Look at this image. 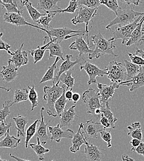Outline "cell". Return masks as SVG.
<instances>
[{
  "label": "cell",
  "mask_w": 144,
  "mask_h": 161,
  "mask_svg": "<svg viewBox=\"0 0 144 161\" xmlns=\"http://www.w3.org/2000/svg\"><path fill=\"white\" fill-rule=\"evenodd\" d=\"M91 38L94 45L96 46V48L93 53L89 55L88 58L89 60H92L93 58L99 59L104 55H109L113 57L118 56V55L114 53V50L116 49L115 40H112L111 39H106L101 32L92 36Z\"/></svg>",
  "instance_id": "cell-1"
},
{
  "label": "cell",
  "mask_w": 144,
  "mask_h": 161,
  "mask_svg": "<svg viewBox=\"0 0 144 161\" xmlns=\"http://www.w3.org/2000/svg\"><path fill=\"white\" fill-rule=\"evenodd\" d=\"M67 89L65 85L59 86L57 84H53L52 86H44V101L46 102V110L49 116L57 117V112L55 109V103L62 95L65 90Z\"/></svg>",
  "instance_id": "cell-2"
},
{
  "label": "cell",
  "mask_w": 144,
  "mask_h": 161,
  "mask_svg": "<svg viewBox=\"0 0 144 161\" xmlns=\"http://www.w3.org/2000/svg\"><path fill=\"white\" fill-rule=\"evenodd\" d=\"M142 16H144V13L137 12L131 7L130 9L121 8L118 11L117 17L113 20H112L105 28L107 30L110 31L111 27L115 25H119V26L121 27L124 26L132 23L136 19V18H139Z\"/></svg>",
  "instance_id": "cell-3"
},
{
  "label": "cell",
  "mask_w": 144,
  "mask_h": 161,
  "mask_svg": "<svg viewBox=\"0 0 144 161\" xmlns=\"http://www.w3.org/2000/svg\"><path fill=\"white\" fill-rule=\"evenodd\" d=\"M98 8L91 9L84 6H80L77 11V15L74 18L72 19V23L73 25H78L82 23L86 24V35L87 43L89 44V22L93 19V18L97 14Z\"/></svg>",
  "instance_id": "cell-4"
},
{
  "label": "cell",
  "mask_w": 144,
  "mask_h": 161,
  "mask_svg": "<svg viewBox=\"0 0 144 161\" xmlns=\"http://www.w3.org/2000/svg\"><path fill=\"white\" fill-rule=\"evenodd\" d=\"M144 16L137 18L132 23L124 26H118L115 28L114 31H112L113 37L111 38L112 40H116L118 39H122V44L126 45L131 37L133 31L137 27Z\"/></svg>",
  "instance_id": "cell-5"
},
{
  "label": "cell",
  "mask_w": 144,
  "mask_h": 161,
  "mask_svg": "<svg viewBox=\"0 0 144 161\" xmlns=\"http://www.w3.org/2000/svg\"><path fill=\"white\" fill-rule=\"evenodd\" d=\"M82 100L86 104L87 112L89 114L94 115L96 109L102 107L99 99V96L97 91L89 88L82 93Z\"/></svg>",
  "instance_id": "cell-6"
},
{
  "label": "cell",
  "mask_w": 144,
  "mask_h": 161,
  "mask_svg": "<svg viewBox=\"0 0 144 161\" xmlns=\"http://www.w3.org/2000/svg\"><path fill=\"white\" fill-rule=\"evenodd\" d=\"M105 68L107 70V78L112 82L120 84L123 82L126 70L122 63H118L115 60L109 63Z\"/></svg>",
  "instance_id": "cell-7"
},
{
  "label": "cell",
  "mask_w": 144,
  "mask_h": 161,
  "mask_svg": "<svg viewBox=\"0 0 144 161\" xmlns=\"http://www.w3.org/2000/svg\"><path fill=\"white\" fill-rule=\"evenodd\" d=\"M47 34L48 35L50 40H52L53 42H56L61 43L62 41L65 40V38L70 36L71 34L76 33V34H83L86 33L85 30H73L67 27H62V28H53L49 27V28L47 30Z\"/></svg>",
  "instance_id": "cell-8"
},
{
  "label": "cell",
  "mask_w": 144,
  "mask_h": 161,
  "mask_svg": "<svg viewBox=\"0 0 144 161\" xmlns=\"http://www.w3.org/2000/svg\"><path fill=\"white\" fill-rule=\"evenodd\" d=\"M84 70L89 76V80L87 84L89 86L93 84H97L96 77H103L105 75H107V70L106 68L102 69L96 65L87 62L86 61L80 66V71Z\"/></svg>",
  "instance_id": "cell-9"
},
{
  "label": "cell",
  "mask_w": 144,
  "mask_h": 161,
  "mask_svg": "<svg viewBox=\"0 0 144 161\" xmlns=\"http://www.w3.org/2000/svg\"><path fill=\"white\" fill-rule=\"evenodd\" d=\"M97 92L99 96L101 103L102 107L105 106L107 103H109L110 99L113 97L115 90L120 87V84L112 82L110 85H104L103 84L97 82Z\"/></svg>",
  "instance_id": "cell-10"
},
{
  "label": "cell",
  "mask_w": 144,
  "mask_h": 161,
  "mask_svg": "<svg viewBox=\"0 0 144 161\" xmlns=\"http://www.w3.org/2000/svg\"><path fill=\"white\" fill-rule=\"evenodd\" d=\"M73 58V56L72 55H67L66 57H65V60L63 61V62L62 63L59 68V69L57 71V75L55 76L54 80H52L53 84H57L59 85L60 83V77L61 76L63 73L68 71L70 70L73 69L74 66L80 63L81 64H82V63H84L86 60L83 58H81V57H78L77 60L75 61H72L71 59Z\"/></svg>",
  "instance_id": "cell-11"
},
{
  "label": "cell",
  "mask_w": 144,
  "mask_h": 161,
  "mask_svg": "<svg viewBox=\"0 0 144 161\" xmlns=\"http://www.w3.org/2000/svg\"><path fill=\"white\" fill-rule=\"evenodd\" d=\"M82 131L85 138L88 141L92 138L97 139L98 133L105 129L99 122H96L93 119L87 121L82 125Z\"/></svg>",
  "instance_id": "cell-12"
},
{
  "label": "cell",
  "mask_w": 144,
  "mask_h": 161,
  "mask_svg": "<svg viewBox=\"0 0 144 161\" xmlns=\"http://www.w3.org/2000/svg\"><path fill=\"white\" fill-rule=\"evenodd\" d=\"M4 22L6 23H9L16 26H22V25H28L32 27L37 28L38 31H42L47 33V31L43 27H40L39 25H33L30 22H28L27 19L22 16L20 14L17 13H6L4 14Z\"/></svg>",
  "instance_id": "cell-13"
},
{
  "label": "cell",
  "mask_w": 144,
  "mask_h": 161,
  "mask_svg": "<svg viewBox=\"0 0 144 161\" xmlns=\"http://www.w3.org/2000/svg\"><path fill=\"white\" fill-rule=\"evenodd\" d=\"M86 147L82 153L85 154L88 161H102L105 156V150L95 145L90 144L89 141L85 140Z\"/></svg>",
  "instance_id": "cell-14"
},
{
  "label": "cell",
  "mask_w": 144,
  "mask_h": 161,
  "mask_svg": "<svg viewBox=\"0 0 144 161\" xmlns=\"http://www.w3.org/2000/svg\"><path fill=\"white\" fill-rule=\"evenodd\" d=\"M48 130L51 135L49 138L51 141H55L57 143H60L63 138L72 140L73 138L74 132L70 129L66 131L63 130L60 124H58L56 126H48Z\"/></svg>",
  "instance_id": "cell-15"
},
{
  "label": "cell",
  "mask_w": 144,
  "mask_h": 161,
  "mask_svg": "<svg viewBox=\"0 0 144 161\" xmlns=\"http://www.w3.org/2000/svg\"><path fill=\"white\" fill-rule=\"evenodd\" d=\"M7 66H3L0 72V78L7 82H11L15 80L19 75L18 68L10 59L8 60Z\"/></svg>",
  "instance_id": "cell-16"
},
{
  "label": "cell",
  "mask_w": 144,
  "mask_h": 161,
  "mask_svg": "<svg viewBox=\"0 0 144 161\" xmlns=\"http://www.w3.org/2000/svg\"><path fill=\"white\" fill-rule=\"evenodd\" d=\"M120 86L130 87V91H134L142 86H144V66H141L139 73L130 80H124L120 83Z\"/></svg>",
  "instance_id": "cell-17"
},
{
  "label": "cell",
  "mask_w": 144,
  "mask_h": 161,
  "mask_svg": "<svg viewBox=\"0 0 144 161\" xmlns=\"http://www.w3.org/2000/svg\"><path fill=\"white\" fill-rule=\"evenodd\" d=\"M93 46L94 45L89 47L87 43L85 42L82 36H80L77 37L75 42L72 43L69 48L72 50H78L79 52V57H81L83 54L91 55L93 53L94 50L90 49V48Z\"/></svg>",
  "instance_id": "cell-18"
},
{
  "label": "cell",
  "mask_w": 144,
  "mask_h": 161,
  "mask_svg": "<svg viewBox=\"0 0 144 161\" xmlns=\"http://www.w3.org/2000/svg\"><path fill=\"white\" fill-rule=\"evenodd\" d=\"M23 45L24 43H22L21 47L14 52H13V55L10 59L18 69H19L22 66L28 64L29 61L28 57V51L23 50Z\"/></svg>",
  "instance_id": "cell-19"
},
{
  "label": "cell",
  "mask_w": 144,
  "mask_h": 161,
  "mask_svg": "<svg viewBox=\"0 0 144 161\" xmlns=\"http://www.w3.org/2000/svg\"><path fill=\"white\" fill-rule=\"evenodd\" d=\"M144 22V16L142 17L141 22L139 23L137 27L132 33L130 39L126 44L127 47H130L134 44L141 45L144 43V32L142 30V25Z\"/></svg>",
  "instance_id": "cell-20"
},
{
  "label": "cell",
  "mask_w": 144,
  "mask_h": 161,
  "mask_svg": "<svg viewBox=\"0 0 144 161\" xmlns=\"http://www.w3.org/2000/svg\"><path fill=\"white\" fill-rule=\"evenodd\" d=\"M83 123H80L78 131L77 133H73V138L72 140V146L70 147V151L72 153H77L80 149L82 144H85V136L82 131Z\"/></svg>",
  "instance_id": "cell-21"
},
{
  "label": "cell",
  "mask_w": 144,
  "mask_h": 161,
  "mask_svg": "<svg viewBox=\"0 0 144 161\" xmlns=\"http://www.w3.org/2000/svg\"><path fill=\"white\" fill-rule=\"evenodd\" d=\"M45 110L44 107H41V119L40 121V125L38 128L37 129V133L35 136L40 139L41 144H46L47 141L49 139V136H47V128L49 124L50 123L51 121H49L47 123H45L44 119V111Z\"/></svg>",
  "instance_id": "cell-22"
},
{
  "label": "cell",
  "mask_w": 144,
  "mask_h": 161,
  "mask_svg": "<svg viewBox=\"0 0 144 161\" xmlns=\"http://www.w3.org/2000/svg\"><path fill=\"white\" fill-rule=\"evenodd\" d=\"M76 105H73L68 109L65 110L61 115L60 126L61 127H70L72 125L75 117H78L75 112Z\"/></svg>",
  "instance_id": "cell-23"
},
{
  "label": "cell",
  "mask_w": 144,
  "mask_h": 161,
  "mask_svg": "<svg viewBox=\"0 0 144 161\" xmlns=\"http://www.w3.org/2000/svg\"><path fill=\"white\" fill-rule=\"evenodd\" d=\"M2 8H5L8 13H17L22 15L23 13V6L22 3L16 0H0Z\"/></svg>",
  "instance_id": "cell-24"
},
{
  "label": "cell",
  "mask_w": 144,
  "mask_h": 161,
  "mask_svg": "<svg viewBox=\"0 0 144 161\" xmlns=\"http://www.w3.org/2000/svg\"><path fill=\"white\" fill-rule=\"evenodd\" d=\"M49 37H44V45L40 47V45H39L36 49L35 50H28V52H29L30 53V55L33 57L34 58V64H37L38 62H39L40 61H41L44 55V53L47 50V47L49 46L50 43H51V40L48 42H47V40H48Z\"/></svg>",
  "instance_id": "cell-25"
},
{
  "label": "cell",
  "mask_w": 144,
  "mask_h": 161,
  "mask_svg": "<svg viewBox=\"0 0 144 161\" xmlns=\"http://www.w3.org/2000/svg\"><path fill=\"white\" fill-rule=\"evenodd\" d=\"M10 130L7 132L6 136L1 140H0V148H9L11 149L16 148L18 147L21 142V140L19 138H16L14 136H11L9 135Z\"/></svg>",
  "instance_id": "cell-26"
},
{
  "label": "cell",
  "mask_w": 144,
  "mask_h": 161,
  "mask_svg": "<svg viewBox=\"0 0 144 161\" xmlns=\"http://www.w3.org/2000/svg\"><path fill=\"white\" fill-rule=\"evenodd\" d=\"M59 1L60 0H39L37 9L45 12L57 11L61 9L57 5Z\"/></svg>",
  "instance_id": "cell-27"
},
{
  "label": "cell",
  "mask_w": 144,
  "mask_h": 161,
  "mask_svg": "<svg viewBox=\"0 0 144 161\" xmlns=\"http://www.w3.org/2000/svg\"><path fill=\"white\" fill-rule=\"evenodd\" d=\"M12 120L16 123V129L17 131V138L25 136L26 132L25 131V129L26 125L29 122L28 118L27 117H23L22 115H19L17 117H12Z\"/></svg>",
  "instance_id": "cell-28"
},
{
  "label": "cell",
  "mask_w": 144,
  "mask_h": 161,
  "mask_svg": "<svg viewBox=\"0 0 144 161\" xmlns=\"http://www.w3.org/2000/svg\"><path fill=\"white\" fill-rule=\"evenodd\" d=\"M127 128L129 130L127 133L128 136H131L132 139H137L140 141H142L143 134L140 122H134L132 123L131 125L128 126Z\"/></svg>",
  "instance_id": "cell-29"
},
{
  "label": "cell",
  "mask_w": 144,
  "mask_h": 161,
  "mask_svg": "<svg viewBox=\"0 0 144 161\" xmlns=\"http://www.w3.org/2000/svg\"><path fill=\"white\" fill-rule=\"evenodd\" d=\"M22 5L23 6H25L26 8V9H27L30 16L31 18V19L32 20L35 22H37V21L38 20L41 16H42L44 14H41V13H40L38 9L35 8H34L33 6V4L31 2H30L29 1H21Z\"/></svg>",
  "instance_id": "cell-30"
},
{
  "label": "cell",
  "mask_w": 144,
  "mask_h": 161,
  "mask_svg": "<svg viewBox=\"0 0 144 161\" xmlns=\"http://www.w3.org/2000/svg\"><path fill=\"white\" fill-rule=\"evenodd\" d=\"M124 66L126 70V75L127 76V80H130L139 73L141 66L126 60H124Z\"/></svg>",
  "instance_id": "cell-31"
},
{
  "label": "cell",
  "mask_w": 144,
  "mask_h": 161,
  "mask_svg": "<svg viewBox=\"0 0 144 161\" xmlns=\"http://www.w3.org/2000/svg\"><path fill=\"white\" fill-rule=\"evenodd\" d=\"M47 50L49 52V57L51 58L56 56L57 57H59L62 60L65 61L63 58V53L60 43L53 42L51 40V43L47 47Z\"/></svg>",
  "instance_id": "cell-32"
},
{
  "label": "cell",
  "mask_w": 144,
  "mask_h": 161,
  "mask_svg": "<svg viewBox=\"0 0 144 161\" xmlns=\"http://www.w3.org/2000/svg\"><path fill=\"white\" fill-rule=\"evenodd\" d=\"M37 143H31L29 144V146L32 147V149L35 152L36 154L38 156V158L39 159V161H43L44 160V155L50 151L49 149H46L44 147L42 144L39 138H37Z\"/></svg>",
  "instance_id": "cell-33"
},
{
  "label": "cell",
  "mask_w": 144,
  "mask_h": 161,
  "mask_svg": "<svg viewBox=\"0 0 144 161\" xmlns=\"http://www.w3.org/2000/svg\"><path fill=\"white\" fill-rule=\"evenodd\" d=\"M73 71V69L67 71V72L63 73L61 75V76L60 77L59 81L62 82L63 84L67 87V89L72 90V88L75 84V78H73L72 76Z\"/></svg>",
  "instance_id": "cell-34"
},
{
  "label": "cell",
  "mask_w": 144,
  "mask_h": 161,
  "mask_svg": "<svg viewBox=\"0 0 144 161\" xmlns=\"http://www.w3.org/2000/svg\"><path fill=\"white\" fill-rule=\"evenodd\" d=\"M40 121L39 119H37L34 121L33 124H32L27 130L26 131V135H25V148H27L29 146V142L31 140V139L35 136L37 131V125Z\"/></svg>",
  "instance_id": "cell-35"
},
{
  "label": "cell",
  "mask_w": 144,
  "mask_h": 161,
  "mask_svg": "<svg viewBox=\"0 0 144 161\" xmlns=\"http://www.w3.org/2000/svg\"><path fill=\"white\" fill-rule=\"evenodd\" d=\"M28 89H29V94H28V100L32 103V108L31 111H33L35 107L38 105V94L36 91V87L34 84L32 86H28Z\"/></svg>",
  "instance_id": "cell-36"
},
{
  "label": "cell",
  "mask_w": 144,
  "mask_h": 161,
  "mask_svg": "<svg viewBox=\"0 0 144 161\" xmlns=\"http://www.w3.org/2000/svg\"><path fill=\"white\" fill-rule=\"evenodd\" d=\"M101 111H102V114L109 121L111 125V128L114 129L115 128V124L118 121V119L114 117L113 114L111 111L109 103H107L105 105V106L102 107L101 108Z\"/></svg>",
  "instance_id": "cell-37"
},
{
  "label": "cell",
  "mask_w": 144,
  "mask_h": 161,
  "mask_svg": "<svg viewBox=\"0 0 144 161\" xmlns=\"http://www.w3.org/2000/svg\"><path fill=\"white\" fill-rule=\"evenodd\" d=\"M60 59L61 58L59 57H56L54 63L51 66L49 67L47 71H46V73H45V75H44L42 78L41 79V81L40 82V84H42L43 82H47L49 80H53L54 77H55L54 71L57 68V63Z\"/></svg>",
  "instance_id": "cell-38"
},
{
  "label": "cell",
  "mask_w": 144,
  "mask_h": 161,
  "mask_svg": "<svg viewBox=\"0 0 144 161\" xmlns=\"http://www.w3.org/2000/svg\"><path fill=\"white\" fill-rule=\"evenodd\" d=\"M79 6H80V5L78 3V1H70L69 3L68 6L64 9H59L57 11H53L51 12H46V13H52V14H54L56 15L57 13H64L73 14L75 11H77Z\"/></svg>",
  "instance_id": "cell-39"
},
{
  "label": "cell",
  "mask_w": 144,
  "mask_h": 161,
  "mask_svg": "<svg viewBox=\"0 0 144 161\" xmlns=\"http://www.w3.org/2000/svg\"><path fill=\"white\" fill-rule=\"evenodd\" d=\"M65 92L66 90L63 92L62 94L61 97L56 101L55 103V109L57 112V117H61L62 115V113L66 110V106H67V100L65 97Z\"/></svg>",
  "instance_id": "cell-40"
},
{
  "label": "cell",
  "mask_w": 144,
  "mask_h": 161,
  "mask_svg": "<svg viewBox=\"0 0 144 161\" xmlns=\"http://www.w3.org/2000/svg\"><path fill=\"white\" fill-rule=\"evenodd\" d=\"M29 92L27 89H17L14 95V104L28 100Z\"/></svg>",
  "instance_id": "cell-41"
},
{
  "label": "cell",
  "mask_w": 144,
  "mask_h": 161,
  "mask_svg": "<svg viewBox=\"0 0 144 161\" xmlns=\"http://www.w3.org/2000/svg\"><path fill=\"white\" fill-rule=\"evenodd\" d=\"M14 102L11 100L5 101L2 104V108L0 110V123L6 121V119L11 114L10 107L12 106Z\"/></svg>",
  "instance_id": "cell-42"
},
{
  "label": "cell",
  "mask_w": 144,
  "mask_h": 161,
  "mask_svg": "<svg viewBox=\"0 0 144 161\" xmlns=\"http://www.w3.org/2000/svg\"><path fill=\"white\" fill-rule=\"evenodd\" d=\"M56 16L54 14L46 13L42 16L37 21L38 25H41L43 26V28L47 30L49 28V24L51 21L53 19L54 17Z\"/></svg>",
  "instance_id": "cell-43"
},
{
  "label": "cell",
  "mask_w": 144,
  "mask_h": 161,
  "mask_svg": "<svg viewBox=\"0 0 144 161\" xmlns=\"http://www.w3.org/2000/svg\"><path fill=\"white\" fill-rule=\"evenodd\" d=\"M101 4H103L107 6L109 9L112 11L117 15L118 11L121 9L119 6L118 1L117 0H102L100 1Z\"/></svg>",
  "instance_id": "cell-44"
},
{
  "label": "cell",
  "mask_w": 144,
  "mask_h": 161,
  "mask_svg": "<svg viewBox=\"0 0 144 161\" xmlns=\"http://www.w3.org/2000/svg\"><path fill=\"white\" fill-rule=\"evenodd\" d=\"M78 3L80 6H84L91 9L98 8L101 5L99 0H80Z\"/></svg>",
  "instance_id": "cell-45"
},
{
  "label": "cell",
  "mask_w": 144,
  "mask_h": 161,
  "mask_svg": "<svg viewBox=\"0 0 144 161\" xmlns=\"http://www.w3.org/2000/svg\"><path fill=\"white\" fill-rule=\"evenodd\" d=\"M101 138L103 140V141L107 142V147L108 148H110L112 146V144L111 143V141H112V135H111V133L110 131H107L105 130L102 131L101 133Z\"/></svg>",
  "instance_id": "cell-46"
},
{
  "label": "cell",
  "mask_w": 144,
  "mask_h": 161,
  "mask_svg": "<svg viewBox=\"0 0 144 161\" xmlns=\"http://www.w3.org/2000/svg\"><path fill=\"white\" fill-rule=\"evenodd\" d=\"M11 123H7L6 121H4L0 123V139H1V138L4 136H6L7 131L11 129Z\"/></svg>",
  "instance_id": "cell-47"
},
{
  "label": "cell",
  "mask_w": 144,
  "mask_h": 161,
  "mask_svg": "<svg viewBox=\"0 0 144 161\" xmlns=\"http://www.w3.org/2000/svg\"><path fill=\"white\" fill-rule=\"evenodd\" d=\"M127 55H129V58H131V60L132 63L136 64L140 66H144V60H143L141 57H140L136 55L131 53L129 52H127Z\"/></svg>",
  "instance_id": "cell-48"
},
{
  "label": "cell",
  "mask_w": 144,
  "mask_h": 161,
  "mask_svg": "<svg viewBox=\"0 0 144 161\" xmlns=\"http://www.w3.org/2000/svg\"><path fill=\"white\" fill-rule=\"evenodd\" d=\"M2 36H3V33L0 32V50H5L9 55L12 56L13 55V52H11V50H9L11 47L9 45V44L7 43L4 40H2Z\"/></svg>",
  "instance_id": "cell-49"
},
{
  "label": "cell",
  "mask_w": 144,
  "mask_h": 161,
  "mask_svg": "<svg viewBox=\"0 0 144 161\" xmlns=\"http://www.w3.org/2000/svg\"><path fill=\"white\" fill-rule=\"evenodd\" d=\"M99 123L103 126V127L105 129L111 128V125H110L109 121L106 117H105L102 114H101V119L99 121Z\"/></svg>",
  "instance_id": "cell-50"
},
{
  "label": "cell",
  "mask_w": 144,
  "mask_h": 161,
  "mask_svg": "<svg viewBox=\"0 0 144 161\" xmlns=\"http://www.w3.org/2000/svg\"><path fill=\"white\" fill-rule=\"evenodd\" d=\"M141 142H142V141H140L139 140H137V139H132L131 142H130V143H131V146H132V147H131V151H135V149H136V148H137L139 146H140V144H141Z\"/></svg>",
  "instance_id": "cell-51"
},
{
  "label": "cell",
  "mask_w": 144,
  "mask_h": 161,
  "mask_svg": "<svg viewBox=\"0 0 144 161\" xmlns=\"http://www.w3.org/2000/svg\"><path fill=\"white\" fill-rule=\"evenodd\" d=\"M121 2L125 3L127 4V5H129V6H131L132 4H134V6H139L140 3H143L139 0H126V1L121 0Z\"/></svg>",
  "instance_id": "cell-52"
},
{
  "label": "cell",
  "mask_w": 144,
  "mask_h": 161,
  "mask_svg": "<svg viewBox=\"0 0 144 161\" xmlns=\"http://www.w3.org/2000/svg\"><path fill=\"white\" fill-rule=\"evenodd\" d=\"M135 152H136L137 154L142 155L144 157V142H142L141 144H140V146L136 148L134 151Z\"/></svg>",
  "instance_id": "cell-53"
},
{
  "label": "cell",
  "mask_w": 144,
  "mask_h": 161,
  "mask_svg": "<svg viewBox=\"0 0 144 161\" xmlns=\"http://www.w3.org/2000/svg\"><path fill=\"white\" fill-rule=\"evenodd\" d=\"M73 95V93L72 89H68L67 91L65 92V94L67 100L69 101H72Z\"/></svg>",
  "instance_id": "cell-54"
},
{
  "label": "cell",
  "mask_w": 144,
  "mask_h": 161,
  "mask_svg": "<svg viewBox=\"0 0 144 161\" xmlns=\"http://www.w3.org/2000/svg\"><path fill=\"white\" fill-rule=\"evenodd\" d=\"M80 94L79 93H77V92H75L73 93V97H72V101L76 103H77L78 101H80Z\"/></svg>",
  "instance_id": "cell-55"
},
{
  "label": "cell",
  "mask_w": 144,
  "mask_h": 161,
  "mask_svg": "<svg viewBox=\"0 0 144 161\" xmlns=\"http://www.w3.org/2000/svg\"><path fill=\"white\" fill-rule=\"evenodd\" d=\"M136 55L141 57L143 60H144V51L143 50L137 48L136 52Z\"/></svg>",
  "instance_id": "cell-56"
},
{
  "label": "cell",
  "mask_w": 144,
  "mask_h": 161,
  "mask_svg": "<svg viewBox=\"0 0 144 161\" xmlns=\"http://www.w3.org/2000/svg\"><path fill=\"white\" fill-rule=\"evenodd\" d=\"M122 160L123 161H135V160L131 158H130L129 156L126 154L122 155Z\"/></svg>",
  "instance_id": "cell-57"
},
{
  "label": "cell",
  "mask_w": 144,
  "mask_h": 161,
  "mask_svg": "<svg viewBox=\"0 0 144 161\" xmlns=\"http://www.w3.org/2000/svg\"><path fill=\"white\" fill-rule=\"evenodd\" d=\"M9 156H10V157H11L12 158L14 159L15 160H16L17 161H28V160H25V159H21V158H17V157H16V156H13L12 154H9Z\"/></svg>",
  "instance_id": "cell-58"
},
{
  "label": "cell",
  "mask_w": 144,
  "mask_h": 161,
  "mask_svg": "<svg viewBox=\"0 0 144 161\" xmlns=\"http://www.w3.org/2000/svg\"><path fill=\"white\" fill-rule=\"evenodd\" d=\"M0 89H3L7 92H9V91H12V89L11 88H7V87H2V86H0Z\"/></svg>",
  "instance_id": "cell-59"
},
{
  "label": "cell",
  "mask_w": 144,
  "mask_h": 161,
  "mask_svg": "<svg viewBox=\"0 0 144 161\" xmlns=\"http://www.w3.org/2000/svg\"><path fill=\"white\" fill-rule=\"evenodd\" d=\"M0 161H8L7 160H2V159H1V156H0Z\"/></svg>",
  "instance_id": "cell-60"
},
{
  "label": "cell",
  "mask_w": 144,
  "mask_h": 161,
  "mask_svg": "<svg viewBox=\"0 0 144 161\" xmlns=\"http://www.w3.org/2000/svg\"><path fill=\"white\" fill-rule=\"evenodd\" d=\"M142 30H143V31L144 32V24H143V25H142Z\"/></svg>",
  "instance_id": "cell-61"
},
{
  "label": "cell",
  "mask_w": 144,
  "mask_h": 161,
  "mask_svg": "<svg viewBox=\"0 0 144 161\" xmlns=\"http://www.w3.org/2000/svg\"><path fill=\"white\" fill-rule=\"evenodd\" d=\"M54 161V160H53V161Z\"/></svg>",
  "instance_id": "cell-62"
}]
</instances>
